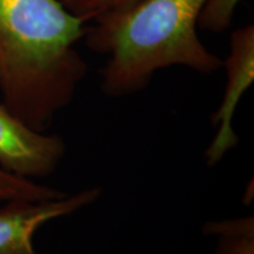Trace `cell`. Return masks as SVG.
Wrapping results in <instances>:
<instances>
[{
	"mask_svg": "<svg viewBox=\"0 0 254 254\" xmlns=\"http://www.w3.org/2000/svg\"><path fill=\"white\" fill-rule=\"evenodd\" d=\"M67 193L41 185L26 178L15 176L0 167V200L1 201H47L65 196Z\"/></svg>",
	"mask_w": 254,
	"mask_h": 254,
	"instance_id": "52a82bcc",
	"label": "cell"
},
{
	"mask_svg": "<svg viewBox=\"0 0 254 254\" xmlns=\"http://www.w3.org/2000/svg\"><path fill=\"white\" fill-rule=\"evenodd\" d=\"M66 153L58 134L28 127L0 103V167L26 179L52 176Z\"/></svg>",
	"mask_w": 254,
	"mask_h": 254,
	"instance_id": "277c9868",
	"label": "cell"
},
{
	"mask_svg": "<svg viewBox=\"0 0 254 254\" xmlns=\"http://www.w3.org/2000/svg\"><path fill=\"white\" fill-rule=\"evenodd\" d=\"M222 67L226 69V86L220 105L211 116V123L217 132L204 154L205 163L209 167L217 166L239 144V136L233 128V118L241 98L254 80L252 24L232 32L230 52L226 59L222 60Z\"/></svg>",
	"mask_w": 254,
	"mask_h": 254,
	"instance_id": "3957f363",
	"label": "cell"
},
{
	"mask_svg": "<svg viewBox=\"0 0 254 254\" xmlns=\"http://www.w3.org/2000/svg\"><path fill=\"white\" fill-rule=\"evenodd\" d=\"M206 0H141L132 7L104 15L86 27L91 51L107 56L100 88L110 98L131 95L148 86L153 75L171 66L201 74L222 67V60L198 36Z\"/></svg>",
	"mask_w": 254,
	"mask_h": 254,
	"instance_id": "7a4b0ae2",
	"label": "cell"
},
{
	"mask_svg": "<svg viewBox=\"0 0 254 254\" xmlns=\"http://www.w3.org/2000/svg\"><path fill=\"white\" fill-rule=\"evenodd\" d=\"M67 11L84 21L97 20L104 15L124 11L141 0H59Z\"/></svg>",
	"mask_w": 254,
	"mask_h": 254,
	"instance_id": "ba28073f",
	"label": "cell"
},
{
	"mask_svg": "<svg viewBox=\"0 0 254 254\" xmlns=\"http://www.w3.org/2000/svg\"><path fill=\"white\" fill-rule=\"evenodd\" d=\"M206 236L215 237L213 254H254V218L252 215L206 222Z\"/></svg>",
	"mask_w": 254,
	"mask_h": 254,
	"instance_id": "8992f818",
	"label": "cell"
},
{
	"mask_svg": "<svg viewBox=\"0 0 254 254\" xmlns=\"http://www.w3.org/2000/svg\"><path fill=\"white\" fill-rule=\"evenodd\" d=\"M241 0H206L198 27L206 32L221 33L231 26L234 12Z\"/></svg>",
	"mask_w": 254,
	"mask_h": 254,
	"instance_id": "9c48e42d",
	"label": "cell"
},
{
	"mask_svg": "<svg viewBox=\"0 0 254 254\" xmlns=\"http://www.w3.org/2000/svg\"><path fill=\"white\" fill-rule=\"evenodd\" d=\"M103 190L90 187L47 201H7L0 208V254H40L33 238L41 226L73 214L100 198Z\"/></svg>",
	"mask_w": 254,
	"mask_h": 254,
	"instance_id": "5b68a950",
	"label": "cell"
},
{
	"mask_svg": "<svg viewBox=\"0 0 254 254\" xmlns=\"http://www.w3.org/2000/svg\"><path fill=\"white\" fill-rule=\"evenodd\" d=\"M85 24L59 0H0L2 104L34 131L50 128L86 77L75 47Z\"/></svg>",
	"mask_w": 254,
	"mask_h": 254,
	"instance_id": "6da1fadb",
	"label": "cell"
}]
</instances>
